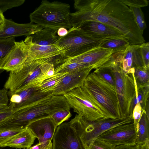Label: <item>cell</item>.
Segmentation results:
<instances>
[{
  "instance_id": "28",
  "label": "cell",
  "mask_w": 149,
  "mask_h": 149,
  "mask_svg": "<svg viewBox=\"0 0 149 149\" xmlns=\"http://www.w3.org/2000/svg\"><path fill=\"white\" fill-rule=\"evenodd\" d=\"M15 37L0 39V63L15 44ZM2 72L0 70V74Z\"/></svg>"
},
{
  "instance_id": "21",
  "label": "cell",
  "mask_w": 149,
  "mask_h": 149,
  "mask_svg": "<svg viewBox=\"0 0 149 149\" xmlns=\"http://www.w3.org/2000/svg\"><path fill=\"white\" fill-rule=\"evenodd\" d=\"M149 118L143 110L138 125L136 143L141 146L149 143Z\"/></svg>"
},
{
  "instance_id": "33",
  "label": "cell",
  "mask_w": 149,
  "mask_h": 149,
  "mask_svg": "<svg viewBox=\"0 0 149 149\" xmlns=\"http://www.w3.org/2000/svg\"><path fill=\"white\" fill-rule=\"evenodd\" d=\"M129 7L141 8L148 6L149 1L147 0H120Z\"/></svg>"
},
{
  "instance_id": "42",
  "label": "cell",
  "mask_w": 149,
  "mask_h": 149,
  "mask_svg": "<svg viewBox=\"0 0 149 149\" xmlns=\"http://www.w3.org/2000/svg\"><path fill=\"white\" fill-rule=\"evenodd\" d=\"M140 149H149V143H146L140 146Z\"/></svg>"
},
{
  "instance_id": "39",
  "label": "cell",
  "mask_w": 149,
  "mask_h": 149,
  "mask_svg": "<svg viewBox=\"0 0 149 149\" xmlns=\"http://www.w3.org/2000/svg\"><path fill=\"white\" fill-rule=\"evenodd\" d=\"M114 149H140V146L136 143L129 144L120 145L114 147Z\"/></svg>"
},
{
  "instance_id": "4",
  "label": "cell",
  "mask_w": 149,
  "mask_h": 149,
  "mask_svg": "<svg viewBox=\"0 0 149 149\" xmlns=\"http://www.w3.org/2000/svg\"><path fill=\"white\" fill-rule=\"evenodd\" d=\"M107 111L113 119L121 118L116 88L106 82L93 72L82 85Z\"/></svg>"
},
{
  "instance_id": "19",
  "label": "cell",
  "mask_w": 149,
  "mask_h": 149,
  "mask_svg": "<svg viewBox=\"0 0 149 149\" xmlns=\"http://www.w3.org/2000/svg\"><path fill=\"white\" fill-rule=\"evenodd\" d=\"M36 138L35 136L27 127L4 143L0 147H8L19 149H27L33 144Z\"/></svg>"
},
{
  "instance_id": "3",
  "label": "cell",
  "mask_w": 149,
  "mask_h": 149,
  "mask_svg": "<svg viewBox=\"0 0 149 149\" xmlns=\"http://www.w3.org/2000/svg\"><path fill=\"white\" fill-rule=\"evenodd\" d=\"M77 114L88 121L113 118L102 106L82 85L63 95Z\"/></svg>"
},
{
  "instance_id": "8",
  "label": "cell",
  "mask_w": 149,
  "mask_h": 149,
  "mask_svg": "<svg viewBox=\"0 0 149 149\" xmlns=\"http://www.w3.org/2000/svg\"><path fill=\"white\" fill-rule=\"evenodd\" d=\"M114 147L136 143L137 132L134 120L116 125L105 131L97 138Z\"/></svg>"
},
{
  "instance_id": "2",
  "label": "cell",
  "mask_w": 149,
  "mask_h": 149,
  "mask_svg": "<svg viewBox=\"0 0 149 149\" xmlns=\"http://www.w3.org/2000/svg\"><path fill=\"white\" fill-rule=\"evenodd\" d=\"M70 6L58 1L42 0L29 15L31 22L43 27L58 29L72 27L70 22Z\"/></svg>"
},
{
  "instance_id": "40",
  "label": "cell",
  "mask_w": 149,
  "mask_h": 149,
  "mask_svg": "<svg viewBox=\"0 0 149 149\" xmlns=\"http://www.w3.org/2000/svg\"><path fill=\"white\" fill-rule=\"evenodd\" d=\"M68 32V30L67 29L61 27L58 29L57 34L60 37H63L66 35Z\"/></svg>"
},
{
  "instance_id": "43",
  "label": "cell",
  "mask_w": 149,
  "mask_h": 149,
  "mask_svg": "<svg viewBox=\"0 0 149 149\" xmlns=\"http://www.w3.org/2000/svg\"></svg>"
},
{
  "instance_id": "9",
  "label": "cell",
  "mask_w": 149,
  "mask_h": 149,
  "mask_svg": "<svg viewBox=\"0 0 149 149\" xmlns=\"http://www.w3.org/2000/svg\"><path fill=\"white\" fill-rule=\"evenodd\" d=\"M113 53L111 49L98 46L77 56L61 59L59 64L71 63H84L88 65L95 70L109 63Z\"/></svg>"
},
{
  "instance_id": "32",
  "label": "cell",
  "mask_w": 149,
  "mask_h": 149,
  "mask_svg": "<svg viewBox=\"0 0 149 149\" xmlns=\"http://www.w3.org/2000/svg\"><path fill=\"white\" fill-rule=\"evenodd\" d=\"M22 130H6L0 131V146Z\"/></svg>"
},
{
  "instance_id": "16",
  "label": "cell",
  "mask_w": 149,
  "mask_h": 149,
  "mask_svg": "<svg viewBox=\"0 0 149 149\" xmlns=\"http://www.w3.org/2000/svg\"><path fill=\"white\" fill-rule=\"evenodd\" d=\"M92 70L89 69L75 73H68L52 92V95H63L72 90L81 86Z\"/></svg>"
},
{
  "instance_id": "5",
  "label": "cell",
  "mask_w": 149,
  "mask_h": 149,
  "mask_svg": "<svg viewBox=\"0 0 149 149\" xmlns=\"http://www.w3.org/2000/svg\"><path fill=\"white\" fill-rule=\"evenodd\" d=\"M134 120L132 115L124 118H107L88 121L76 114L69 123L76 131L86 149H88L94 141L105 131L116 125Z\"/></svg>"
},
{
  "instance_id": "17",
  "label": "cell",
  "mask_w": 149,
  "mask_h": 149,
  "mask_svg": "<svg viewBox=\"0 0 149 149\" xmlns=\"http://www.w3.org/2000/svg\"><path fill=\"white\" fill-rule=\"evenodd\" d=\"M57 126L50 117L34 121L27 127L37 138L39 143L51 141Z\"/></svg>"
},
{
  "instance_id": "35",
  "label": "cell",
  "mask_w": 149,
  "mask_h": 149,
  "mask_svg": "<svg viewBox=\"0 0 149 149\" xmlns=\"http://www.w3.org/2000/svg\"><path fill=\"white\" fill-rule=\"evenodd\" d=\"M88 149H114V147L97 138Z\"/></svg>"
},
{
  "instance_id": "1",
  "label": "cell",
  "mask_w": 149,
  "mask_h": 149,
  "mask_svg": "<svg viewBox=\"0 0 149 149\" xmlns=\"http://www.w3.org/2000/svg\"><path fill=\"white\" fill-rule=\"evenodd\" d=\"M76 11L70 14L72 27L79 28L84 22H98L121 32L130 45L145 42L129 7L120 0H75Z\"/></svg>"
},
{
  "instance_id": "36",
  "label": "cell",
  "mask_w": 149,
  "mask_h": 149,
  "mask_svg": "<svg viewBox=\"0 0 149 149\" xmlns=\"http://www.w3.org/2000/svg\"><path fill=\"white\" fill-rule=\"evenodd\" d=\"M8 91L5 88L0 89V109L8 106Z\"/></svg>"
},
{
  "instance_id": "13",
  "label": "cell",
  "mask_w": 149,
  "mask_h": 149,
  "mask_svg": "<svg viewBox=\"0 0 149 149\" xmlns=\"http://www.w3.org/2000/svg\"><path fill=\"white\" fill-rule=\"evenodd\" d=\"M28 52L24 41L15 42L12 48L0 63V70L13 72L18 69L28 57Z\"/></svg>"
},
{
  "instance_id": "29",
  "label": "cell",
  "mask_w": 149,
  "mask_h": 149,
  "mask_svg": "<svg viewBox=\"0 0 149 149\" xmlns=\"http://www.w3.org/2000/svg\"><path fill=\"white\" fill-rule=\"evenodd\" d=\"M71 116L70 110H65L57 112L50 117L58 127L63 122L68 120Z\"/></svg>"
},
{
  "instance_id": "23",
  "label": "cell",
  "mask_w": 149,
  "mask_h": 149,
  "mask_svg": "<svg viewBox=\"0 0 149 149\" xmlns=\"http://www.w3.org/2000/svg\"><path fill=\"white\" fill-rule=\"evenodd\" d=\"M94 69L88 64L79 63H62L58 65L55 68L56 73H75L87 70Z\"/></svg>"
},
{
  "instance_id": "12",
  "label": "cell",
  "mask_w": 149,
  "mask_h": 149,
  "mask_svg": "<svg viewBox=\"0 0 149 149\" xmlns=\"http://www.w3.org/2000/svg\"><path fill=\"white\" fill-rule=\"evenodd\" d=\"M52 95V93H43L38 87L26 88L17 92L10 97L9 104L14 112Z\"/></svg>"
},
{
  "instance_id": "6",
  "label": "cell",
  "mask_w": 149,
  "mask_h": 149,
  "mask_svg": "<svg viewBox=\"0 0 149 149\" xmlns=\"http://www.w3.org/2000/svg\"><path fill=\"white\" fill-rule=\"evenodd\" d=\"M105 39L95 38L80 29L72 27L66 35L60 37L54 44L63 50L61 59H63L77 56L99 46Z\"/></svg>"
},
{
  "instance_id": "11",
  "label": "cell",
  "mask_w": 149,
  "mask_h": 149,
  "mask_svg": "<svg viewBox=\"0 0 149 149\" xmlns=\"http://www.w3.org/2000/svg\"><path fill=\"white\" fill-rule=\"evenodd\" d=\"M140 45H130L125 49L113 53L112 58L125 72L133 74L135 68L144 67Z\"/></svg>"
},
{
  "instance_id": "14",
  "label": "cell",
  "mask_w": 149,
  "mask_h": 149,
  "mask_svg": "<svg viewBox=\"0 0 149 149\" xmlns=\"http://www.w3.org/2000/svg\"><path fill=\"white\" fill-rule=\"evenodd\" d=\"M44 28L41 26L31 22L19 24L11 19L5 18L4 24L0 27V39L22 36H29Z\"/></svg>"
},
{
  "instance_id": "31",
  "label": "cell",
  "mask_w": 149,
  "mask_h": 149,
  "mask_svg": "<svg viewBox=\"0 0 149 149\" xmlns=\"http://www.w3.org/2000/svg\"><path fill=\"white\" fill-rule=\"evenodd\" d=\"M140 52L144 67L149 69V42H144L140 45Z\"/></svg>"
},
{
  "instance_id": "34",
  "label": "cell",
  "mask_w": 149,
  "mask_h": 149,
  "mask_svg": "<svg viewBox=\"0 0 149 149\" xmlns=\"http://www.w3.org/2000/svg\"><path fill=\"white\" fill-rule=\"evenodd\" d=\"M143 110L139 103H138L136 105L133 110L132 116L134 119L136 132L138 123Z\"/></svg>"
},
{
  "instance_id": "30",
  "label": "cell",
  "mask_w": 149,
  "mask_h": 149,
  "mask_svg": "<svg viewBox=\"0 0 149 149\" xmlns=\"http://www.w3.org/2000/svg\"><path fill=\"white\" fill-rule=\"evenodd\" d=\"M25 0H0V10L3 13L8 10L22 5Z\"/></svg>"
},
{
  "instance_id": "27",
  "label": "cell",
  "mask_w": 149,
  "mask_h": 149,
  "mask_svg": "<svg viewBox=\"0 0 149 149\" xmlns=\"http://www.w3.org/2000/svg\"><path fill=\"white\" fill-rule=\"evenodd\" d=\"M129 7L133 13L135 22L138 27L143 35L144 31L147 27L143 12L141 8Z\"/></svg>"
},
{
  "instance_id": "20",
  "label": "cell",
  "mask_w": 149,
  "mask_h": 149,
  "mask_svg": "<svg viewBox=\"0 0 149 149\" xmlns=\"http://www.w3.org/2000/svg\"><path fill=\"white\" fill-rule=\"evenodd\" d=\"M58 29L45 27L30 36L33 43L40 45L54 44L60 36L56 35Z\"/></svg>"
},
{
  "instance_id": "41",
  "label": "cell",
  "mask_w": 149,
  "mask_h": 149,
  "mask_svg": "<svg viewBox=\"0 0 149 149\" xmlns=\"http://www.w3.org/2000/svg\"><path fill=\"white\" fill-rule=\"evenodd\" d=\"M5 18L3 13L0 10V27L2 26L4 24Z\"/></svg>"
},
{
  "instance_id": "10",
  "label": "cell",
  "mask_w": 149,
  "mask_h": 149,
  "mask_svg": "<svg viewBox=\"0 0 149 149\" xmlns=\"http://www.w3.org/2000/svg\"><path fill=\"white\" fill-rule=\"evenodd\" d=\"M52 140V149H86L68 123H62L57 127Z\"/></svg>"
},
{
  "instance_id": "7",
  "label": "cell",
  "mask_w": 149,
  "mask_h": 149,
  "mask_svg": "<svg viewBox=\"0 0 149 149\" xmlns=\"http://www.w3.org/2000/svg\"><path fill=\"white\" fill-rule=\"evenodd\" d=\"M113 69L121 117L123 118L130 116V105L136 94V85L133 73L125 72L116 63L113 65Z\"/></svg>"
},
{
  "instance_id": "25",
  "label": "cell",
  "mask_w": 149,
  "mask_h": 149,
  "mask_svg": "<svg viewBox=\"0 0 149 149\" xmlns=\"http://www.w3.org/2000/svg\"><path fill=\"white\" fill-rule=\"evenodd\" d=\"M68 73H56L52 77L44 80L38 87L43 93H52Z\"/></svg>"
},
{
  "instance_id": "37",
  "label": "cell",
  "mask_w": 149,
  "mask_h": 149,
  "mask_svg": "<svg viewBox=\"0 0 149 149\" xmlns=\"http://www.w3.org/2000/svg\"><path fill=\"white\" fill-rule=\"evenodd\" d=\"M13 112L12 106L10 104L6 108L0 109V123L10 116Z\"/></svg>"
},
{
  "instance_id": "18",
  "label": "cell",
  "mask_w": 149,
  "mask_h": 149,
  "mask_svg": "<svg viewBox=\"0 0 149 149\" xmlns=\"http://www.w3.org/2000/svg\"><path fill=\"white\" fill-rule=\"evenodd\" d=\"M79 29L92 36L99 39L125 37L121 32L116 29L97 21L86 22Z\"/></svg>"
},
{
  "instance_id": "24",
  "label": "cell",
  "mask_w": 149,
  "mask_h": 149,
  "mask_svg": "<svg viewBox=\"0 0 149 149\" xmlns=\"http://www.w3.org/2000/svg\"><path fill=\"white\" fill-rule=\"evenodd\" d=\"M149 86L145 88L137 89L135 95L131 103L130 115H132L133 109L138 103L140 104L142 109L144 110L147 104L149 103Z\"/></svg>"
},
{
  "instance_id": "26",
  "label": "cell",
  "mask_w": 149,
  "mask_h": 149,
  "mask_svg": "<svg viewBox=\"0 0 149 149\" xmlns=\"http://www.w3.org/2000/svg\"><path fill=\"white\" fill-rule=\"evenodd\" d=\"M133 76L137 89L149 86V70L144 67L137 68L134 69Z\"/></svg>"
},
{
  "instance_id": "15",
  "label": "cell",
  "mask_w": 149,
  "mask_h": 149,
  "mask_svg": "<svg viewBox=\"0 0 149 149\" xmlns=\"http://www.w3.org/2000/svg\"><path fill=\"white\" fill-rule=\"evenodd\" d=\"M24 41L26 46L28 59L57 58L63 55V49L55 44L40 45L34 44L32 42L30 36H27Z\"/></svg>"
},
{
  "instance_id": "22",
  "label": "cell",
  "mask_w": 149,
  "mask_h": 149,
  "mask_svg": "<svg viewBox=\"0 0 149 149\" xmlns=\"http://www.w3.org/2000/svg\"><path fill=\"white\" fill-rule=\"evenodd\" d=\"M130 45L128 40L125 37H118L104 39L101 42L99 46L111 49L114 53L125 49Z\"/></svg>"
},
{
  "instance_id": "38",
  "label": "cell",
  "mask_w": 149,
  "mask_h": 149,
  "mask_svg": "<svg viewBox=\"0 0 149 149\" xmlns=\"http://www.w3.org/2000/svg\"><path fill=\"white\" fill-rule=\"evenodd\" d=\"M27 149H52V143L51 141L38 143Z\"/></svg>"
}]
</instances>
